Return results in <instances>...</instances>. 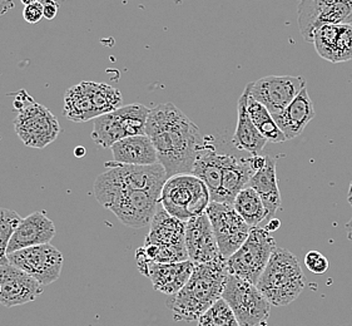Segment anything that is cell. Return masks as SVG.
Wrapping results in <instances>:
<instances>
[{
	"instance_id": "cell-1",
	"label": "cell",
	"mask_w": 352,
	"mask_h": 326,
	"mask_svg": "<svg viewBox=\"0 0 352 326\" xmlns=\"http://www.w3.org/2000/svg\"><path fill=\"white\" fill-rule=\"evenodd\" d=\"M146 135L155 146L158 162L168 178L192 173L204 138L197 126L173 103H162L149 112Z\"/></svg>"
},
{
	"instance_id": "cell-2",
	"label": "cell",
	"mask_w": 352,
	"mask_h": 326,
	"mask_svg": "<svg viewBox=\"0 0 352 326\" xmlns=\"http://www.w3.org/2000/svg\"><path fill=\"white\" fill-rule=\"evenodd\" d=\"M230 271L227 259L219 256L210 263H195L190 280L181 290L169 295L167 307L176 321H196L222 298Z\"/></svg>"
},
{
	"instance_id": "cell-3",
	"label": "cell",
	"mask_w": 352,
	"mask_h": 326,
	"mask_svg": "<svg viewBox=\"0 0 352 326\" xmlns=\"http://www.w3.org/2000/svg\"><path fill=\"white\" fill-rule=\"evenodd\" d=\"M305 285L306 277L296 256L276 248L256 286L271 305L286 306L301 295Z\"/></svg>"
},
{
	"instance_id": "cell-4",
	"label": "cell",
	"mask_w": 352,
	"mask_h": 326,
	"mask_svg": "<svg viewBox=\"0 0 352 326\" xmlns=\"http://www.w3.org/2000/svg\"><path fill=\"white\" fill-rule=\"evenodd\" d=\"M211 201L207 186L193 173L170 176L163 186L160 197L163 208L184 222L206 213Z\"/></svg>"
},
{
	"instance_id": "cell-5",
	"label": "cell",
	"mask_w": 352,
	"mask_h": 326,
	"mask_svg": "<svg viewBox=\"0 0 352 326\" xmlns=\"http://www.w3.org/2000/svg\"><path fill=\"white\" fill-rule=\"evenodd\" d=\"M161 192L155 190H109L93 192L100 205L106 207L124 226H148L158 208Z\"/></svg>"
},
{
	"instance_id": "cell-6",
	"label": "cell",
	"mask_w": 352,
	"mask_h": 326,
	"mask_svg": "<svg viewBox=\"0 0 352 326\" xmlns=\"http://www.w3.org/2000/svg\"><path fill=\"white\" fill-rule=\"evenodd\" d=\"M106 171L96 178L93 192L109 190H155L162 191L168 175L160 162L155 164H123L107 162Z\"/></svg>"
},
{
	"instance_id": "cell-7",
	"label": "cell",
	"mask_w": 352,
	"mask_h": 326,
	"mask_svg": "<svg viewBox=\"0 0 352 326\" xmlns=\"http://www.w3.org/2000/svg\"><path fill=\"white\" fill-rule=\"evenodd\" d=\"M148 107L143 105L122 106L102 114L93 120V142L103 149H111L113 144L131 135H146L148 120Z\"/></svg>"
},
{
	"instance_id": "cell-8",
	"label": "cell",
	"mask_w": 352,
	"mask_h": 326,
	"mask_svg": "<svg viewBox=\"0 0 352 326\" xmlns=\"http://www.w3.org/2000/svg\"><path fill=\"white\" fill-rule=\"evenodd\" d=\"M276 248L275 239L266 228L252 227L246 241L227 259L230 274L257 285Z\"/></svg>"
},
{
	"instance_id": "cell-9",
	"label": "cell",
	"mask_w": 352,
	"mask_h": 326,
	"mask_svg": "<svg viewBox=\"0 0 352 326\" xmlns=\"http://www.w3.org/2000/svg\"><path fill=\"white\" fill-rule=\"evenodd\" d=\"M222 298L232 309L241 326H267L271 304L256 285L230 274Z\"/></svg>"
},
{
	"instance_id": "cell-10",
	"label": "cell",
	"mask_w": 352,
	"mask_h": 326,
	"mask_svg": "<svg viewBox=\"0 0 352 326\" xmlns=\"http://www.w3.org/2000/svg\"><path fill=\"white\" fill-rule=\"evenodd\" d=\"M15 133L32 149H45L54 142L62 128L56 116L36 100L21 108L14 121Z\"/></svg>"
},
{
	"instance_id": "cell-11",
	"label": "cell",
	"mask_w": 352,
	"mask_h": 326,
	"mask_svg": "<svg viewBox=\"0 0 352 326\" xmlns=\"http://www.w3.org/2000/svg\"><path fill=\"white\" fill-rule=\"evenodd\" d=\"M206 213L211 221L219 252L228 259L246 241L252 227L241 217L232 204L211 201Z\"/></svg>"
},
{
	"instance_id": "cell-12",
	"label": "cell",
	"mask_w": 352,
	"mask_h": 326,
	"mask_svg": "<svg viewBox=\"0 0 352 326\" xmlns=\"http://www.w3.org/2000/svg\"><path fill=\"white\" fill-rule=\"evenodd\" d=\"M326 24L352 25V0H300L298 28L306 42H314V32Z\"/></svg>"
},
{
	"instance_id": "cell-13",
	"label": "cell",
	"mask_w": 352,
	"mask_h": 326,
	"mask_svg": "<svg viewBox=\"0 0 352 326\" xmlns=\"http://www.w3.org/2000/svg\"><path fill=\"white\" fill-rule=\"evenodd\" d=\"M8 261L28 272L43 286H47L60 277L64 257L52 243H43L8 254Z\"/></svg>"
},
{
	"instance_id": "cell-14",
	"label": "cell",
	"mask_w": 352,
	"mask_h": 326,
	"mask_svg": "<svg viewBox=\"0 0 352 326\" xmlns=\"http://www.w3.org/2000/svg\"><path fill=\"white\" fill-rule=\"evenodd\" d=\"M306 88V79L294 76H268L252 82L251 97L272 114L281 112Z\"/></svg>"
},
{
	"instance_id": "cell-15",
	"label": "cell",
	"mask_w": 352,
	"mask_h": 326,
	"mask_svg": "<svg viewBox=\"0 0 352 326\" xmlns=\"http://www.w3.org/2000/svg\"><path fill=\"white\" fill-rule=\"evenodd\" d=\"M43 294V285L13 263L0 265V304L6 307L24 305Z\"/></svg>"
},
{
	"instance_id": "cell-16",
	"label": "cell",
	"mask_w": 352,
	"mask_h": 326,
	"mask_svg": "<svg viewBox=\"0 0 352 326\" xmlns=\"http://www.w3.org/2000/svg\"><path fill=\"white\" fill-rule=\"evenodd\" d=\"M135 259L140 272L151 279L155 290L168 296L176 294L187 284L195 269V263L190 260L163 263L149 261L143 257Z\"/></svg>"
},
{
	"instance_id": "cell-17",
	"label": "cell",
	"mask_w": 352,
	"mask_h": 326,
	"mask_svg": "<svg viewBox=\"0 0 352 326\" xmlns=\"http://www.w3.org/2000/svg\"><path fill=\"white\" fill-rule=\"evenodd\" d=\"M184 242L188 259L195 263H210L222 256L207 213L186 221Z\"/></svg>"
},
{
	"instance_id": "cell-18",
	"label": "cell",
	"mask_w": 352,
	"mask_h": 326,
	"mask_svg": "<svg viewBox=\"0 0 352 326\" xmlns=\"http://www.w3.org/2000/svg\"><path fill=\"white\" fill-rule=\"evenodd\" d=\"M56 236V226L44 211H36L21 219L8 246V254L21 248L50 243Z\"/></svg>"
},
{
	"instance_id": "cell-19",
	"label": "cell",
	"mask_w": 352,
	"mask_h": 326,
	"mask_svg": "<svg viewBox=\"0 0 352 326\" xmlns=\"http://www.w3.org/2000/svg\"><path fill=\"white\" fill-rule=\"evenodd\" d=\"M315 107L307 88H303L296 98L278 113L272 114L277 126L280 127L287 141L301 135L307 124L315 118Z\"/></svg>"
},
{
	"instance_id": "cell-20",
	"label": "cell",
	"mask_w": 352,
	"mask_h": 326,
	"mask_svg": "<svg viewBox=\"0 0 352 326\" xmlns=\"http://www.w3.org/2000/svg\"><path fill=\"white\" fill-rule=\"evenodd\" d=\"M252 82L245 87V91L241 94L237 105V127L232 137V143L236 149L246 151L252 156L261 155L262 149L266 146L267 140L261 135L260 131L256 128L254 122L250 117L247 109V102L250 98Z\"/></svg>"
},
{
	"instance_id": "cell-21",
	"label": "cell",
	"mask_w": 352,
	"mask_h": 326,
	"mask_svg": "<svg viewBox=\"0 0 352 326\" xmlns=\"http://www.w3.org/2000/svg\"><path fill=\"white\" fill-rule=\"evenodd\" d=\"M252 175L254 171L251 170L247 158L225 155L221 188L214 201L233 205L236 196L248 186Z\"/></svg>"
},
{
	"instance_id": "cell-22",
	"label": "cell",
	"mask_w": 352,
	"mask_h": 326,
	"mask_svg": "<svg viewBox=\"0 0 352 326\" xmlns=\"http://www.w3.org/2000/svg\"><path fill=\"white\" fill-rule=\"evenodd\" d=\"M113 161L123 164H155L158 156L153 143L147 135H131L114 143L112 147Z\"/></svg>"
},
{
	"instance_id": "cell-23",
	"label": "cell",
	"mask_w": 352,
	"mask_h": 326,
	"mask_svg": "<svg viewBox=\"0 0 352 326\" xmlns=\"http://www.w3.org/2000/svg\"><path fill=\"white\" fill-rule=\"evenodd\" d=\"M149 225L151 228L146 237L147 243L162 246H186V222L167 213L162 205L161 207L158 206Z\"/></svg>"
},
{
	"instance_id": "cell-24",
	"label": "cell",
	"mask_w": 352,
	"mask_h": 326,
	"mask_svg": "<svg viewBox=\"0 0 352 326\" xmlns=\"http://www.w3.org/2000/svg\"><path fill=\"white\" fill-rule=\"evenodd\" d=\"M223 161L225 155H219L212 143L204 141V146L198 151L192 173L206 184L211 193L212 201L216 199L221 188Z\"/></svg>"
},
{
	"instance_id": "cell-25",
	"label": "cell",
	"mask_w": 352,
	"mask_h": 326,
	"mask_svg": "<svg viewBox=\"0 0 352 326\" xmlns=\"http://www.w3.org/2000/svg\"><path fill=\"white\" fill-rule=\"evenodd\" d=\"M266 158L267 162L265 169L252 175L248 186L260 195L267 211V221H270L275 217L281 207V193L276 177V160L271 156H266Z\"/></svg>"
},
{
	"instance_id": "cell-26",
	"label": "cell",
	"mask_w": 352,
	"mask_h": 326,
	"mask_svg": "<svg viewBox=\"0 0 352 326\" xmlns=\"http://www.w3.org/2000/svg\"><path fill=\"white\" fill-rule=\"evenodd\" d=\"M64 116L76 123L91 121L98 117L91 94L85 82L73 85L64 94Z\"/></svg>"
},
{
	"instance_id": "cell-27",
	"label": "cell",
	"mask_w": 352,
	"mask_h": 326,
	"mask_svg": "<svg viewBox=\"0 0 352 326\" xmlns=\"http://www.w3.org/2000/svg\"><path fill=\"white\" fill-rule=\"evenodd\" d=\"M233 207L251 227H257L262 221L267 220V211L260 195L250 186L245 187L236 196L233 201Z\"/></svg>"
},
{
	"instance_id": "cell-28",
	"label": "cell",
	"mask_w": 352,
	"mask_h": 326,
	"mask_svg": "<svg viewBox=\"0 0 352 326\" xmlns=\"http://www.w3.org/2000/svg\"><path fill=\"white\" fill-rule=\"evenodd\" d=\"M247 109L254 126L260 131L261 135L267 140V142L282 143L287 141L286 135H283L274 120L272 113L258 100L252 98L251 94L247 102Z\"/></svg>"
},
{
	"instance_id": "cell-29",
	"label": "cell",
	"mask_w": 352,
	"mask_h": 326,
	"mask_svg": "<svg viewBox=\"0 0 352 326\" xmlns=\"http://www.w3.org/2000/svg\"><path fill=\"white\" fill-rule=\"evenodd\" d=\"M85 87L91 94L93 105L98 116L109 113L122 107V93L112 85L98 82H85Z\"/></svg>"
},
{
	"instance_id": "cell-30",
	"label": "cell",
	"mask_w": 352,
	"mask_h": 326,
	"mask_svg": "<svg viewBox=\"0 0 352 326\" xmlns=\"http://www.w3.org/2000/svg\"><path fill=\"white\" fill-rule=\"evenodd\" d=\"M197 321V326H241L232 309L222 298L204 312Z\"/></svg>"
},
{
	"instance_id": "cell-31",
	"label": "cell",
	"mask_w": 352,
	"mask_h": 326,
	"mask_svg": "<svg viewBox=\"0 0 352 326\" xmlns=\"http://www.w3.org/2000/svg\"><path fill=\"white\" fill-rule=\"evenodd\" d=\"M21 217L13 210L0 208V265L8 261V246Z\"/></svg>"
},
{
	"instance_id": "cell-32",
	"label": "cell",
	"mask_w": 352,
	"mask_h": 326,
	"mask_svg": "<svg viewBox=\"0 0 352 326\" xmlns=\"http://www.w3.org/2000/svg\"><path fill=\"white\" fill-rule=\"evenodd\" d=\"M305 265L317 275H322L329 270V260L320 251H309L305 256Z\"/></svg>"
},
{
	"instance_id": "cell-33",
	"label": "cell",
	"mask_w": 352,
	"mask_h": 326,
	"mask_svg": "<svg viewBox=\"0 0 352 326\" xmlns=\"http://www.w3.org/2000/svg\"><path fill=\"white\" fill-rule=\"evenodd\" d=\"M23 18L29 24H36V23L42 21V18H44L42 1L39 0L36 3H33V4L25 6L24 10H23Z\"/></svg>"
},
{
	"instance_id": "cell-34",
	"label": "cell",
	"mask_w": 352,
	"mask_h": 326,
	"mask_svg": "<svg viewBox=\"0 0 352 326\" xmlns=\"http://www.w3.org/2000/svg\"><path fill=\"white\" fill-rule=\"evenodd\" d=\"M43 4V14L47 21H53L58 14L59 6L56 0H41Z\"/></svg>"
},
{
	"instance_id": "cell-35",
	"label": "cell",
	"mask_w": 352,
	"mask_h": 326,
	"mask_svg": "<svg viewBox=\"0 0 352 326\" xmlns=\"http://www.w3.org/2000/svg\"><path fill=\"white\" fill-rule=\"evenodd\" d=\"M247 160H248V164H250L251 170L254 171V173L258 172V171L262 170V169H265L266 162H267V158H266V156L262 157L261 155H257V156H251L250 158H247Z\"/></svg>"
},
{
	"instance_id": "cell-36",
	"label": "cell",
	"mask_w": 352,
	"mask_h": 326,
	"mask_svg": "<svg viewBox=\"0 0 352 326\" xmlns=\"http://www.w3.org/2000/svg\"><path fill=\"white\" fill-rule=\"evenodd\" d=\"M30 102H33V98L32 97H29L28 93L25 92L24 89H21V92L16 93V98L14 100V107L18 109V111H21V108H24V107L29 105Z\"/></svg>"
},
{
	"instance_id": "cell-37",
	"label": "cell",
	"mask_w": 352,
	"mask_h": 326,
	"mask_svg": "<svg viewBox=\"0 0 352 326\" xmlns=\"http://www.w3.org/2000/svg\"><path fill=\"white\" fill-rule=\"evenodd\" d=\"M280 226H281V222H280V220H277V219H272V220L268 221L266 230H267L268 232H272V231L278 230Z\"/></svg>"
},
{
	"instance_id": "cell-38",
	"label": "cell",
	"mask_w": 352,
	"mask_h": 326,
	"mask_svg": "<svg viewBox=\"0 0 352 326\" xmlns=\"http://www.w3.org/2000/svg\"><path fill=\"white\" fill-rule=\"evenodd\" d=\"M346 230H347V237H349V240L352 242V217L351 220L347 222V225H346Z\"/></svg>"
},
{
	"instance_id": "cell-39",
	"label": "cell",
	"mask_w": 352,
	"mask_h": 326,
	"mask_svg": "<svg viewBox=\"0 0 352 326\" xmlns=\"http://www.w3.org/2000/svg\"><path fill=\"white\" fill-rule=\"evenodd\" d=\"M85 155V147H77L76 149V156L77 157H83Z\"/></svg>"
},
{
	"instance_id": "cell-40",
	"label": "cell",
	"mask_w": 352,
	"mask_h": 326,
	"mask_svg": "<svg viewBox=\"0 0 352 326\" xmlns=\"http://www.w3.org/2000/svg\"><path fill=\"white\" fill-rule=\"evenodd\" d=\"M21 1L24 6H29V4H33V3H36L39 0H21Z\"/></svg>"
},
{
	"instance_id": "cell-41",
	"label": "cell",
	"mask_w": 352,
	"mask_h": 326,
	"mask_svg": "<svg viewBox=\"0 0 352 326\" xmlns=\"http://www.w3.org/2000/svg\"><path fill=\"white\" fill-rule=\"evenodd\" d=\"M347 199H349V204H350L352 207V182L351 184H350V190H349V197H347Z\"/></svg>"
}]
</instances>
